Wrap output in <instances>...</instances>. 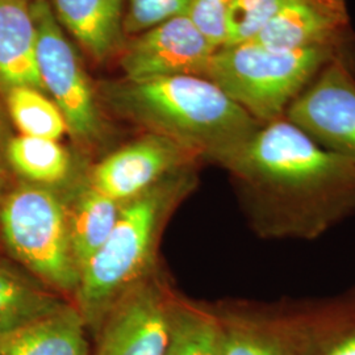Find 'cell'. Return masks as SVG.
Returning <instances> with one entry per match:
<instances>
[{
    "label": "cell",
    "instance_id": "6da1fadb",
    "mask_svg": "<svg viewBox=\"0 0 355 355\" xmlns=\"http://www.w3.org/2000/svg\"><path fill=\"white\" fill-rule=\"evenodd\" d=\"M221 167L263 240L315 241L355 217V166L286 116L261 124Z\"/></svg>",
    "mask_w": 355,
    "mask_h": 355
},
{
    "label": "cell",
    "instance_id": "7a4b0ae2",
    "mask_svg": "<svg viewBox=\"0 0 355 355\" xmlns=\"http://www.w3.org/2000/svg\"><path fill=\"white\" fill-rule=\"evenodd\" d=\"M102 101L148 133L174 141L202 161L220 166L261 125L204 76L108 82L102 86Z\"/></svg>",
    "mask_w": 355,
    "mask_h": 355
},
{
    "label": "cell",
    "instance_id": "3957f363",
    "mask_svg": "<svg viewBox=\"0 0 355 355\" xmlns=\"http://www.w3.org/2000/svg\"><path fill=\"white\" fill-rule=\"evenodd\" d=\"M196 170L178 171L121 204L110 237L82 270L74 295L73 304L94 337L112 305L154 274L166 223L196 189Z\"/></svg>",
    "mask_w": 355,
    "mask_h": 355
},
{
    "label": "cell",
    "instance_id": "277c9868",
    "mask_svg": "<svg viewBox=\"0 0 355 355\" xmlns=\"http://www.w3.org/2000/svg\"><path fill=\"white\" fill-rule=\"evenodd\" d=\"M338 49L274 51L254 42L215 51L204 78L212 80L259 124L284 117L293 101Z\"/></svg>",
    "mask_w": 355,
    "mask_h": 355
},
{
    "label": "cell",
    "instance_id": "5b68a950",
    "mask_svg": "<svg viewBox=\"0 0 355 355\" xmlns=\"http://www.w3.org/2000/svg\"><path fill=\"white\" fill-rule=\"evenodd\" d=\"M0 237L13 259L45 287L76 295L80 274L61 189L19 180L0 196Z\"/></svg>",
    "mask_w": 355,
    "mask_h": 355
},
{
    "label": "cell",
    "instance_id": "8992f818",
    "mask_svg": "<svg viewBox=\"0 0 355 355\" xmlns=\"http://www.w3.org/2000/svg\"><path fill=\"white\" fill-rule=\"evenodd\" d=\"M29 4L37 32L36 58L44 91L61 111L73 140L92 145L102 137L103 121L87 74L51 3L33 0Z\"/></svg>",
    "mask_w": 355,
    "mask_h": 355
},
{
    "label": "cell",
    "instance_id": "52a82bcc",
    "mask_svg": "<svg viewBox=\"0 0 355 355\" xmlns=\"http://www.w3.org/2000/svg\"><path fill=\"white\" fill-rule=\"evenodd\" d=\"M175 296L152 274L110 309L91 355H165Z\"/></svg>",
    "mask_w": 355,
    "mask_h": 355
},
{
    "label": "cell",
    "instance_id": "ba28073f",
    "mask_svg": "<svg viewBox=\"0 0 355 355\" xmlns=\"http://www.w3.org/2000/svg\"><path fill=\"white\" fill-rule=\"evenodd\" d=\"M286 117L355 166V76L340 55L293 101Z\"/></svg>",
    "mask_w": 355,
    "mask_h": 355
},
{
    "label": "cell",
    "instance_id": "9c48e42d",
    "mask_svg": "<svg viewBox=\"0 0 355 355\" xmlns=\"http://www.w3.org/2000/svg\"><path fill=\"white\" fill-rule=\"evenodd\" d=\"M198 155L162 136L146 133L108 154L89 170L86 180L114 202L139 196L165 178L186 168H198Z\"/></svg>",
    "mask_w": 355,
    "mask_h": 355
},
{
    "label": "cell",
    "instance_id": "30bf717a",
    "mask_svg": "<svg viewBox=\"0 0 355 355\" xmlns=\"http://www.w3.org/2000/svg\"><path fill=\"white\" fill-rule=\"evenodd\" d=\"M217 51L187 15L145 31L127 44L120 66L128 80L204 76Z\"/></svg>",
    "mask_w": 355,
    "mask_h": 355
},
{
    "label": "cell",
    "instance_id": "8fae6325",
    "mask_svg": "<svg viewBox=\"0 0 355 355\" xmlns=\"http://www.w3.org/2000/svg\"><path fill=\"white\" fill-rule=\"evenodd\" d=\"M299 355H355V284L327 296L282 299Z\"/></svg>",
    "mask_w": 355,
    "mask_h": 355
},
{
    "label": "cell",
    "instance_id": "7c38bea8",
    "mask_svg": "<svg viewBox=\"0 0 355 355\" xmlns=\"http://www.w3.org/2000/svg\"><path fill=\"white\" fill-rule=\"evenodd\" d=\"M347 29L345 0H286L250 42L274 51L318 46L338 49Z\"/></svg>",
    "mask_w": 355,
    "mask_h": 355
},
{
    "label": "cell",
    "instance_id": "4fadbf2b",
    "mask_svg": "<svg viewBox=\"0 0 355 355\" xmlns=\"http://www.w3.org/2000/svg\"><path fill=\"white\" fill-rule=\"evenodd\" d=\"M221 355H299L282 300L216 305Z\"/></svg>",
    "mask_w": 355,
    "mask_h": 355
},
{
    "label": "cell",
    "instance_id": "5bb4252c",
    "mask_svg": "<svg viewBox=\"0 0 355 355\" xmlns=\"http://www.w3.org/2000/svg\"><path fill=\"white\" fill-rule=\"evenodd\" d=\"M37 32L26 0H0V94L15 87L42 92L36 58Z\"/></svg>",
    "mask_w": 355,
    "mask_h": 355
},
{
    "label": "cell",
    "instance_id": "9a60e30c",
    "mask_svg": "<svg viewBox=\"0 0 355 355\" xmlns=\"http://www.w3.org/2000/svg\"><path fill=\"white\" fill-rule=\"evenodd\" d=\"M89 329L76 305L66 303L44 318L0 336V355H91Z\"/></svg>",
    "mask_w": 355,
    "mask_h": 355
},
{
    "label": "cell",
    "instance_id": "2e32d148",
    "mask_svg": "<svg viewBox=\"0 0 355 355\" xmlns=\"http://www.w3.org/2000/svg\"><path fill=\"white\" fill-rule=\"evenodd\" d=\"M127 0H51L58 23L91 58L107 60L121 45Z\"/></svg>",
    "mask_w": 355,
    "mask_h": 355
},
{
    "label": "cell",
    "instance_id": "e0dca14e",
    "mask_svg": "<svg viewBox=\"0 0 355 355\" xmlns=\"http://www.w3.org/2000/svg\"><path fill=\"white\" fill-rule=\"evenodd\" d=\"M69 237L79 274L110 237L121 204L94 189L86 178L64 195Z\"/></svg>",
    "mask_w": 355,
    "mask_h": 355
},
{
    "label": "cell",
    "instance_id": "ac0fdd59",
    "mask_svg": "<svg viewBox=\"0 0 355 355\" xmlns=\"http://www.w3.org/2000/svg\"><path fill=\"white\" fill-rule=\"evenodd\" d=\"M7 159L10 170L20 180L61 189L73 170L70 153L57 140L31 136H13Z\"/></svg>",
    "mask_w": 355,
    "mask_h": 355
},
{
    "label": "cell",
    "instance_id": "d6986e66",
    "mask_svg": "<svg viewBox=\"0 0 355 355\" xmlns=\"http://www.w3.org/2000/svg\"><path fill=\"white\" fill-rule=\"evenodd\" d=\"M64 300L0 263V336L44 318Z\"/></svg>",
    "mask_w": 355,
    "mask_h": 355
},
{
    "label": "cell",
    "instance_id": "ffe728a7",
    "mask_svg": "<svg viewBox=\"0 0 355 355\" xmlns=\"http://www.w3.org/2000/svg\"><path fill=\"white\" fill-rule=\"evenodd\" d=\"M165 355H221L215 306L175 297Z\"/></svg>",
    "mask_w": 355,
    "mask_h": 355
},
{
    "label": "cell",
    "instance_id": "44dd1931",
    "mask_svg": "<svg viewBox=\"0 0 355 355\" xmlns=\"http://www.w3.org/2000/svg\"><path fill=\"white\" fill-rule=\"evenodd\" d=\"M4 99L7 114L20 135L60 141L67 132L64 116L45 92L15 87Z\"/></svg>",
    "mask_w": 355,
    "mask_h": 355
},
{
    "label": "cell",
    "instance_id": "7402d4cb",
    "mask_svg": "<svg viewBox=\"0 0 355 355\" xmlns=\"http://www.w3.org/2000/svg\"><path fill=\"white\" fill-rule=\"evenodd\" d=\"M284 3L286 0H233L227 15L223 48L250 42Z\"/></svg>",
    "mask_w": 355,
    "mask_h": 355
},
{
    "label": "cell",
    "instance_id": "603a6c76",
    "mask_svg": "<svg viewBox=\"0 0 355 355\" xmlns=\"http://www.w3.org/2000/svg\"><path fill=\"white\" fill-rule=\"evenodd\" d=\"M192 0H127L124 35H140L170 19L187 15Z\"/></svg>",
    "mask_w": 355,
    "mask_h": 355
},
{
    "label": "cell",
    "instance_id": "cb8c5ba5",
    "mask_svg": "<svg viewBox=\"0 0 355 355\" xmlns=\"http://www.w3.org/2000/svg\"><path fill=\"white\" fill-rule=\"evenodd\" d=\"M233 0H192L187 16L216 49L224 46L225 21Z\"/></svg>",
    "mask_w": 355,
    "mask_h": 355
},
{
    "label": "cell",
    "instance_id": "d4e9b609",
    "mask_svg": "<svg viewBox=\"0 0 355 355\" xmlns=\"http://www.w3.org/2000/svg\"><path fill=\"white\" fill-rule=\"evenodd\" d=\"M8 119L10 117L7 114V111L0 105V183L11 171L8 166V159H7V150L13 135Z\"/></svg>",
    "mask_w": 355,
    "mask_h": 355
},
{
    "label": "cell",
    "instance_id": "484cf974",
    "mask_svg": "<svg viewBox=\"0 0 355 355\" xmlns=\"http://www.w3.org/2000/svg\"><path fill=\"white\" fill-rule=\"evenodd\" d=\"M26 1H33V0H26Z\"/></svg>",
    "mask_w": 355,
    "mask_h": 355
}]
</instances>
